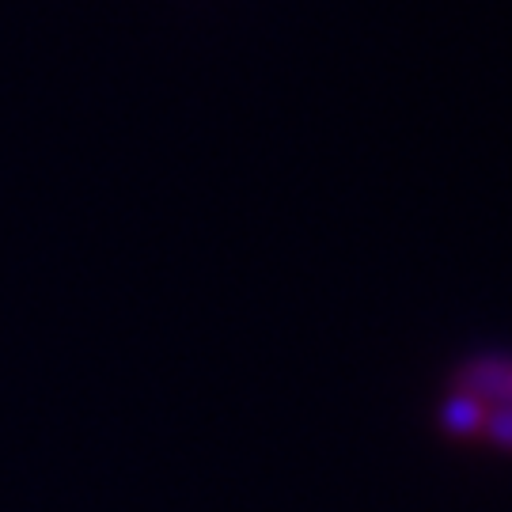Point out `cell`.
Masks as SVG:
<instances>
[{
  "instance_id": "obj_1",
  "label": "cell",
  "mask_w": 512,
  "mask_h": 512,
  "mask_svg": "<svg viewBox=\"0 0 512 512\" xmlns=\"http://www.w3.org/2000/svg\"><path fill=\"white\" fill-rule=\"evenodd\" d=\"M448 444H475L512 456V353H475L459 361L433 406Z\"/></svg>"
}]
</instances>
